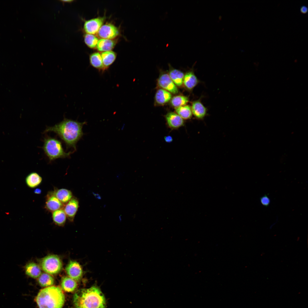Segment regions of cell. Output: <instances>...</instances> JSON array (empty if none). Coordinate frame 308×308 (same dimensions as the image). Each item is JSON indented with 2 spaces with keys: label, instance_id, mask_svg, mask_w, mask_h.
Masks as SVG:
<instances>
[{
  "label": "cell",
  "instance_id": "cell-1",
  "mask_svg": "<svg viewBox=\"0 0 308 308\" xmlns=\"http://www.w3.org/2000/svg\"><path fill=\"white\" fill-rule=\"evenodd\" d=\"M86 123L84 121H78L64 118L60 123L51 127H47L44 132L45 133L53 132L56 133L64 142L66 148L76 150V145L84 135L83 125Z\"/></svg>",
  "mask_w": 308,
  "mask_h": 308
},
{
  "label": "cell",
  "instance_id": "cell-2",
  "mask_svg": "<svg viewBox=\"0 0 308 308\" xmlns=\"http://www.w3.org/2000/svg\"><path fill=\"white\" fill-rule=\"evenodd\" d=\"M76 308H106L105 296L100 289L94 285L89 288L80 289L73 296Z\"/></svg>",
  "mask_w": 308,
  "mask_h": 308
},
{
  "label": "cell",
  "instance_id": "cell-3",
  "mask_svg": "<svg viewBox=\"0 0 308 308\" xmlns=\"http://www.w3.org/2000/svg\"><path fill=\"white\" fill-rule=\"evenodd\" d=\"M35 300L39 308H62L65 297L60 287L51 286L41 289Z\"/></svg>",
  "mask_w": 308,
  "mask_h": 308
},
{
  "label": "cell",
  "instance_id": "cell-4",
  "mask_svg": "<svg viewBox=\"0 0 308 308\" xmlns=\"http://www.w3.org/2000/svg\"><path fill=\"white\" fill-rule=\"evenodd\" d=\"M42 149L49 162L59 158H69L74 151L65 152L61 142L56 138L46 136L44 138Z\"/></svg>",
  "mask_w": 308,
  "mask_h": 308
},
{
  "label": "cell",
  "instance_id": "cell-5",
  "mask_svg": "<svg viewBox=\"0 0 308 308\" xmlns=\"http://www.w3.org/2000/svg\"><path fill=\"white\" fill-rule=\"evenodd\" d=\"M41 268L45 273L50 275L59 273L62 268V261L58 256L51 255L47 256L42 260Z\"/></svg>",
  "mask_w": 308,
  "mask_h": 308
},
{
  "label": "cell",
  "instance_id": "cell-6",
  "mask_svg": "<svg viewBox=\"0 0 308 308\" xmlns=\"http://www.w3.org/2000/svg\"><path fill=\"white\" fill-rule=\"evenodd\" d=\"M119 33V31L117 27L112 24L106 23L101 27L96 34L101 38L113 39Z\"/></svg>",
  "mask_w": 308,
  "mask_h": 308
},
{
  "label": "cell",
  "instance_id": "cell-7",
  "mask_svg": "<svg viewBox=\"0 0 308 308\" xmlns=\"http://www.w3.org/2000/svg\"><path fill=\"white\" fill-rule=\"evenodd\" d=\"M65 271L68 276L76 281H78L83 275L82 267L77 262L70 260L66 265Z\"/></svg>",
  "mask_w": 308,
  "mask_h": 308
},
{
  "label": "cell",
  "instance_id": "cell-8",
  "mask_svg": "<svg viewBox=\"0 0 308 308\" xmlns=\"http://www.w3.org/2000/svg\"><path fill=\"white\" fill-rule=\"evenodd\" d=\"M105 19L104 17H98L85 21L83 29L87 34H97L102 25Z\"/></svg>",
  "mask_w": 308,
  "mask_h": 308
},
{
  "label": "cell",
  "instance_id": "cell-9",
  "mask_svg": "<svg viewBox=\"0 0 308 308\" xmlns=\"http://www.w3.org/2000/svg\"><path fill=\"white\" fill-rule=\"evenodd\" d=\"M157 83L158 85L162 89L171 93L175 94L178 92L177 86L167 74L163 73L160 75L158 79Z\"/></svg>",
  "mask_w": 308,
  "mask_h": 308
},
{
  "label": "cell",
  "instance_id": "cell-10",
  "mask_svg": "<svg viewBox=\"0 0 308 308\" xmlns=\"http://www.w3.org/2000/svg\"><path fill=\"white\" fill-rule=\"evenodd\" d=\"M78 199L74 196L64 206L63 209L68 220L73 222L79 206Z\"/></svg>",
  "mask_w": 308,
  "mask_h": 308
},
{
  "label": "cell",
  "instance_id": "cell-11",
  "mask_svg": "<svg viewBox=\"0 0 308 308\" xmlns=\"http://www.w3.org/2000/svg\"><path fill=\"white\" fill-rule=\"evenodd\" d=\"M64 204L62 203L53 194L52 191L49 192L46 197L45 208L52 212L56 210L63 208Z\"/></svg>",
  "mask_w": 308,
  "mask_h": 308
},
{
  "label": "cell",
  "instance_id": "cell-12",
  "mask_svg": "<svg viewBox=\"0 0 308 308\" xmlns=\"http://www.w3.org/2000/svg\"><path fill=\"white\" fill-rule=\"evenodd\" d=\"M165 118L168 125L171 128L176 129L184 125L183 119L175 112H168L166 115Z\"/></svg>",
  "mask_w": 308,
  "mask_h": 308
},
{
  "label": "cell",
  "instance_id": "cell-13",
  "mask_svg": "<svg viewBox=\"0 0 308 308\" xmlns=\"http://www.w3.org/2000/svg\"><path fill=\"white\" fill-rule=\"evenodd\" d=\"M191 108L192 114L198 119H203L206 114L207 109L200 99L193 102Z\"/></svg>",
  "mask_w": 308,
  "mask_h": 308
},
{
  "label": "cell",
  "instance_id": "cell-14",
  "mask_svg": "<svg viewBox=\"0 0 308 308\" xmlns=\"http://www.w3.org/2000/svg\"><path fill=\"white\" fill-rule=\"evenodd\" d=\"M199 81L193 71L187 72L184 75L183 84L189 91H191L198 84Z\"/></svg>",
  "mask_w": 308,
  "mask_h": 308
},
{
  "label": "cell",
  "instance_id": "cell-15",
  "mask_svg": "<svg viewBox=\"0 0 308 308\" xmlns=\"http://www.w3.org/2000/svg\"><path fill=\"white\" fill-rule=\"evenodd\" d=\"M53 194L63 204H66L73 197L71 191L67 189H56L52 191Z\"/></svg>",
  "mask_w": 308,
  "mask_h": 308
},
{
  "label": "cell",
  "instance_id": "cell-16",
  "mask_svg": "<svg viewBox=\"0 0 308 308\" xmlns=\"http://www.w3.org/2000/svg\"><path fill=\"white\" fill-rule=\"evenodd\" d=\"M89 60L91 66L99 71L103 72L105 70L101 54L100 53L94 52L90 54Z\"/></svg>",
  "mask_w": 308,
  "mask_h": 308
},
{
  "label": "cell",
  "instance_id": "cell-17",
  "mask_svg": "<svg viewBox=\"0 0 308 308\" xmlns=\"http://www.w3.org/2000/svg\"><path fill=\"white\" fill-rule=\"evenodd\" d=\"M172 95L169 92L163 89H159L156 92L155 99L157 104L160 105H164L170 100Z\"/></svg>",
  "mask_w": 308,
  "mask_h": 308
},
{
  "label": "cell",
  "instance_id": "cell-18",
  "mask_svg": "<svg viewBox=\"0 0 308 308\" xmlns=\"http://www.w3.org/2000/svg\"><path fill=\"white\" fill-rule=\"evenodd\" d=\"M42 180V178L38 173L32 172L27 176L25 182L29 187L34 188L39 186L41 184Z\"/></svg>",
  "mask_w": 308,
  "mask_h": 308
},
{
  "label": "cell",
  "instance_id": "cell-19",
  "mask_svg": "<svg viewBox=\"0 0 308 308\" xmlns=\"http://www.w3.org/2000/svg\"><path fill=\"white\" fill-rule=\"evenodd\" d=\"M25 270L27 275L33 278L38 277L42 273L40 267L33 262L27 264L25 266Z\"/></svg>",
  "mask_w": 308,
  "mask_h": 308
},
{
  "label": "cell",
  "instance_id": "cell-20",
  "mask_svg": "<svg viewBox=\"0 0 308 308\" xmlns=\"http://www.w3.org/2000/svg\"><path fill=\"white\" fill-rule=\"evenodd\" d=\"M61 285L62 289L65 291L71 292L74 291L77 286L76 281L68 276H64L62 279Z\"/></svg>",
  "mask_w": 308,
  "mask_h": 308
},
{
  "label": "cell",
  "instance_id": "cell-21",
  "mask_svg": "<svg viewBox=\"0 0 308 308\" xmlns=\"http://www.w3.org/2000/svg\"><path fill=\"white\" fill-rule=\"evenodd\" d=\"M116 43L115 40L101 38L99 39L96 47L100 51H110L114 48Z\"/></svg>",
  "mask_w": 308,
  "mask_h": 308
},
{
  "label": "cell",
  "instance_id": "cell-22",
  "mask_svg": "<svg viewBox=\"0 0 308 308\" xmlns=\"http://www.w3.org/2000/svg\"><path fill=\"white\" fill-rule=\"evenodd\" d=\"M105 70L113 63L116 57V54L112 50L103 52L101 54Z\"/></svg>",
  "mask_w": 308,
  "mask_h": 308
},
{
  "label": "cell",
  "instance_id": "cell-23",
  "mask_svg": "<svg viewBox=\"0 0 308 308\" xmlns=\"http://www.w3.org/2000/svg\"><path fill=\"white\" fill-rule=\"evenodd\" d=\"M52 218L55 224L59 226H62L65 223L67 217L62 208L52 212Z\"/></svg>",
  "mask_w": 308,
  "mask_h": 308
},
{
  "label": "cell",
  "instance_id": "cell-24",
  "mask_svg": "<svg viewBox=\"0 0 308 308\" xmlns=\"http://www.w3.org/2000/svg\"><path fill=\"white\" fill-rule=\"evenodd\" d=\"M169 75L177 86L180 87L182 86L184 76L183 72L176 69H172L170 70Z\"/></svg>",
  "mask_w": 308,
  "mask_h": 308
},
{
  "label": "cell",
  "instance_id": "cell-25",
  "mask_svg": "<svg viewBox=\"0 0 308 308\" xmlns=\"http://www.w3.org/2000/svg\"><path fill=\"white\" fill-rule=\"evenodd\" d=\"M176 113L183 119H187L192 117V113L191 107L188 105L175 108Z\"/></svg>",
  "mask_w": 308,
  "mask_h": 308
},
{
  "label": "cell",
  "instance_id": "cell-26",
  "mask_svg": "<svg viewBox=\"0 0 308 308\" xmlns=\"http://www.w3.org/2000/svg\"><path fill=\"white\" fill-rule=\"evenodd\" d=\"M38 281L40 286L47 287L52 285L54 283V280L50 275L44 273H42L38 277Z\"/></svg>",
  "mask_w": 308,
  "mask_h": 308
},
{
  "label": "cell",
  "instance_id": "cell-27",
  "mask_svg": "<svg viewBox=\"0 0 308 308\" xmlns=\"http://www.w3.org/2000/svg\"><path fill=\"white\" fill-rule=\"evenodd\" d=\"M170 100L171 105L176 108L186 105L189 100L187 96L179 95L173 97Z\"/></svg>",
  "mask_w": 308,
  "mask_h": 308
},
{
  "label": "cell",
  "instance_id": "cell-28",
  "mask_svg": "<svg viewBox=\"0 0 308 308\" xmlns=\"http://www.w3.org/2000/svg\"><path fill=\"white\" fill-rule=\"evenodd\" d=\"M84 39L85 43L89 48H94L96 47L99 39L94 35L86 33L84 36Z\"/></svg>",
  "mask_w": 308,
  "mask_h": 308
},
{
  "label": "cell",
  "instance_id": "cell-29",
  "mask_svg": "<svg viewBox=\"0 0 308 308\" xmlns=\"http://www.w3.org/2000/svg\"><path fill=\"white\" fill-rule=\"evenodd\" d=\"M260 200L262 205L265 207L268 206L270 203V199L266 194H264L261 197Z\"/></svg>",
  "mask_w": 308,
  "mask_h": 308
},
{
  "label": "cell",
  "instance_id": "cell-30",
  "mask_svg": "<svg viewBox=\"0 0 308 308\" xmlns=\"http://www.w3.org/2000/svg\"><path fill=\"white\" fill-rule=\"evenodd\" d=\"M300 11L301 13L305 14L308 12V8L306 6L303 5L300 7Z\"/></svg>",
  "mask_w": 308,
  "mask_h": 308
},
{
  "label": "cell",
  "instance_id": "cell-31",
  "mask_svg": "<svg viewBox=\"0 0 308 308\" xmlns=\"http://www.w3.org/2000/svg\"><path fill=\"white\" fill-rule=\"evenodd\" d=\"M165 141L168 143H170L173 140V138L172 137L170 136H167L165 137Z\"/></svg>",
  "mask_w": 308,
  "mask_h": 308
},
{
  "label": "cell",
  "instance_id": "cell-32",
  "mask_svg": "<svg viewBox=\"0 0 308 308\" xmlns=\"http://www.w3.org/2000/svg\"><path fill=\"white\" fill-rule=\"evenodd\" d=\"M34 193L36 194H40L41 193V190L39 188H36L34 191Z\"/></svg>",
  "mask_w": 308,
  "mask_h": 308
},
{
  "label": "cell",
  "instance_id": "cell-33",
  "mask_svg": "<svg viewBox=\"0 0 308 308\" xmlns=\"http://www.w3.org/2000/svg\"><path fill=\"white\" fill-rule=\"evenodd\" d=\"M60 1L62 2L63 3H71L73 2L74 0H60Z\"/></svg>",
  "mask_w": 308,
  "mask_h": 308
}]
</instances>
